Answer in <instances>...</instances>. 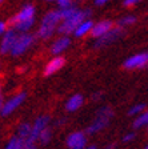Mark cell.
I'll list each match as a JSON object with an SVG mask.
<instances>
[{
    "label": "cell",
    "mask_w": 148,
    "mask_h": 149,
    "mask_svg": "<svg viewBox=\"0 0 148 149\" xmlns=\"http://www.w3.org/2000/svg\"><path fill=\"white\" fill-rule=\"evenodd\" d=\"M144 149H148V144H147V145H145V146H144Z\"/></svg>",
    "instance_id": "cell-39"
},
{
    "label": "cell",
    "mask_w": 148,
    "mask_h": 149,
    "mask_svg": "<svg viewBox=\"0 0 148 149\" xmlns=\"http://www.w3.org/2000/svg\"><path fill=\"white\" fill-rule=\"evenodd\" d=\"M115 25H116V24H115L112 20H109V19L100 20V22H97V23H95V24H93L92 32H91V36H92L93 39H99V37L104 36L105 33H108V32L111 31Z\"/></svg>",
    "instance_id": "cell-13"
},
{
    "label": "cell",
    "mask_w": 148,
    "mask_h": 149,
    "mask_svg": "<svg viewBox=\"0 0 148 149\" xmlns=\"http://www.w3.org/2000/svg\"><path fill=\"white\" fill-rule=\"evenodd\" d=\"M91 16H92V9L91 8H79L71 17L62 20V23L58 27V33L71 36V35H74L77 25L83 23L84 20H87V19H91Z\"/></svg>",
    "instance_id": "cell-2"
},
{
    "label": "cell",
    "mask_w": 148,
    "mask_h": 149,
    "mask_svg": "<svg viewBox=\"0 0 148 149\" xmlns=\"http://www.w3.org/2000/svg\"><path fill=\"white\" fill-rule=\"evenodd\" d=\"M136 22H137V17H136L135 15H126V16H123V17L119 19L116 24L120 25V27H123V28H127V27L133 25Z\"/></svg>",
    "instance_id": "cell-22"
},
{
    "label": "cell",
    "mask_w": 148,
    "mask_h": 149,
    "mask_svg": "<svg viewBox=\"0 0 148 149\" xmlns=\"http://www.w3.org/2000/svg\"><path fill=\"white\" fill-rule=\"evenodd\" d=\"M65 145L68 149H86L87 133L83 130H74L65 139Z\"/></svg>",
    "instance_id": "cell-10"
},
{
    "label": "cell",
    "mask_w": 148,
    "mask_h": 149,
    "mask_svg": "<svg viewBox=\"0 0 148 149\" xmlns=\"http://www.w3.org/2000/svg\"><path fill=\"white\" fill-rule=\"evenodd\" d=\"M0 68H1V65H0Z\"/></svg>",
    "instance_id": "cell-42"
},
{
    "label": "cell",
    "mask_w": 148,
    "mask_h": 149,
    "mask_svg": "<svg viewBox=\"0 0 148 149\" xmlns=\"http://www.w3.org/2000/svg\"><path fill=\"white\" fill-rule=\"evenodd\" d=\"M84 101H86V99H84V96L81 93H75V95H72V96L65 101V111L69 112V113L79 111V109L83 107Z\"/></svg>",
    "instance_id": "cell-15"
},
{
    "label": "cell",
    "mask_w": 148,
    "mask_h": 149,
    "mask_svg": "<svg viewBox=\"0 0 148 149\" xmlns=\"http://www.w3.org/2000/svg\"><path fill=\"white\" fill-rule=\"evenodd\" d=\"M86 149H97V148H96L95 145H87V148H86Z\"/></svg>",
    "instance_id": "cell-36"
},
{
    "label": "cell",
    "mask_w": 148,
    "mask_h": 149,
    "mask_svg": "<svg viewBox=\"0 0 148 149\" xmlns=\"http://www.w3.org/2000/svg\"><path fill=\"white\" fill-rule=\"evenodd\" d=\"M56 3H58L59 8H60V7H65V6H68V4L74 3V0H58Z\"/></svg>",
    "instance_id": "cell-29"
},
{
    "label": "cell",
    "mask_w": 148,
    "mask_h": 149,
    "mask_svg": "<svg viewBox=\"0 0 148 149\" xmlns=\"http://www.w3.org/2000/svg\"><path fill=\"white\" fill-rule=\"evenodd\" d=\"M69 45H71V37L67 35H60L51 45V53L55 56L62 55L69 48Z\"/></svg>",
    "instance_id": "cell-14"
},
{
    "label": "cell",
    "mask_w": 148,
    "mask_h": 149,
    "mask_svg": "<svg viewBox=\"0 0 148 149\" xmlns=\"http://www.w3.org/2000/svg\"><path fill=\"white\" fill-rule=\"evenodd\" d=\"M31 130H32V124L31 123H28V121H23L20 124L18 125V129H16V134H18L20 139L25 140L29 137L31 134Z\"/></svg>",
    "instance_id": "cell-17"
},
{
    "label": "cell",
    "mask_w": 148,
    "mask_h": 149,
    "mask_svg": "<svg viewBox=\"0 0 148 149\" xmlns=\"http://www.w3.org/2000/svg\"><path fill=\"white\" fill-rule=\"evenodd\" d=\"M36 37H37L36 35L29 33V32L19 33L18 39H16V41H15V45H13L12 51H11V56H12V57H20L22 55H24L35 44Z\"/></svg>",
    "instance_id": "cell-4"
},
{
    "label": "cell",
    "mask_w": 148,
    "mask_h": 149,
    "mask_svg": "<svg viewBox=\"0 0 148 149\" xmlns=\"http://www.w3.org/2000/svg\"><path fill=\"white\" fill-rule=\"evenodd\" d=\"M109 1H112V0H93V4L97 7H103V6H105V4H108Z\"/></svg>",
    "instance_id": "cell-30"
},
{
    "label": "cell",
    "mask_w": 148,
    "mask_h": 149,
    "mask_svg": "<svg viewBox=\"0 0 148 149\" xmlns=\"http://www.w3.org/2000/svg\"><path fill=\"white\" fill-rule=\"evenodd\" d=\"M123 67L130 71H135V69H143L148 67V51L147 52H139L135 55L127 57L123 61Z\"/></svg>",
    "instance_id": "cell-9"
},
{
    "label": "cell",
    "mask_w": 148,
    "mask_h": 149,
    "mask_svg": "<svg viewBox=\"0 0 148 149\" xmlns=\"http://www.w3.org/2000/svg\"><path fill=\"white\" fill-rule=\"evenodd\" d=\"M64 124H65V120H59L56 123V125H64Z\"/></svg>",
    "instance_id": "cell-35"
},
{
    "label": "cell",
    "mask_w": 148,
    "mask_h": 149,
    "mask_svg": "<svg viewBox=\"0 0 148 149\" xmlns=\"http://www.w3.org/2000/svg\"><path fill=\"white\" fill-rule=\"evenodd\" d=\"M46 1H48V3H53V1H55V3H56L58 0H46Z\"/></svg>",
    "instance_id": "cell-37"
},
{
    "label": "cell",
    "mask_w": 148,
    "mask_h": 149,
    "mask_svg": "<svg viewBox=\"0 0 148 149\" xmlns=\"http://www.w3.org/2000/svg\"><path fill=\"white\" fill-rule=\"evenodd\" d=\"M49 121H51V117L48 115H41V116H37L35 118V121L32 123V130H31V134L25 140V143H37L39 141V136L40 133L48 127Z\"/></svg>",
    "instance_id": "cell-8"
},
{
    "label": "cell",
    "mask_w": 148,
    "mask_h": 149,
    "mask_svg": "<svg viewBox=\"0 0 148 149\" xmlns=\"http://www.w3.org/2000/svg\"><path fill=\"white\" fill-rule=\"evenodd\" d=\"M34 25H35V19H31V20H25V22L18 23V24L13 27V29H16L19 33H25V32L31 31Z\"/></svg>",
    "instance_id": "cell-21"
},
{
    "label": "cell",
    "mask_w": 148,
    "mask_h": 149,
    "mask_svg": "<svg viewBox=\"0 0 148 149\" xmlns=\"http://www.w3.org/2000/svg\"><path fill=\"white\" fill-rule=\"evenodd\" d=\"M93 24H95V23H93L92 19H87V20H84L83 23H80V24L76 27V29H75V32H74V36L77 37V39H81V37L87 36V35H91Z\"/></svg>",
    "instance_id": "cell-16"
},
{
    "label": "cell",
    "mask_w": 148,
    "mask_h": 149,
    "mask_svg": "<svg viewBox=\"0 0 148 149\" xmlns=\"http://www.w3.org/2000/svg\"><path fill=\"white\" fill-rule=\"evenodd\" d=\"M1 97H3V89H1V84H0V102L3 101V99H1Z\"/></svg>",
    "instance_id": "cell-34"
},
{
    "label": "cell",
    "mask_w": 148,
    "mask_h": 149,
    "mask_svg": "<svg viewBox=\"0 0 148 149\" xmlns=\"http://www.w3.org/2000/svg\"><path fill=\"white\" fill-rule=\"evenodd\" d=\"M19 36V32L13 28H8V31L1 36L0 40V55H11L15 41Z\"/></svg>",
    "instance_id": "cell-11"
},
{
    "label": "cell",
    "mask_w": 148,
    "mask_h": 149,
    "mask_svg": "<svg viewBox=\"0 0 148 149\" xmlns=\"http://www.w3.org/2000/svg\"><path fill=\"white\" fill-rule=\"evenodd\" d=\"M24 144H25L24 140L20 139L18 134H15L7 141L4 149H24Z\"/></svg>",
    "instance_id": "cell-19"
},
{
    "label": "cell",
    "mask_w": 148,
    "mask_h": 149,
    "mask_svg": "<svg viewBox=\"0 0 148 149\" xmlns=\"http://www.w3.org/2000/svg\"><path fill=\"white\" fill-rule=\"evenodd\" d=\"M36 17V7L34 6L32 3H25L20 7L18 12L15 15H12L11 17L8 19V25L11 28H13L18 23L25 22V20H31V19Z\"/></svg>",
    "instance_id": "cell-5"
},
{
    "label": "cell",
    "mask_w": 148,
    "mask_h": 149,
    "mask_svg": "<svg viewBox=\"0 0 148 149\" xmlns=\"http://www.w3.org/2000/svg\"><path fill=\"white\" fill-rule=\"evenodd\" d=\"M24 149H37L36 143H25L24 144Z\"/></svg>",
    "instance_id": "cell-31"
},
{
    "label": "cell",
    "mask_w": 148,
    "mask_h": 149,
    "mask_svg": "<svg viewBox=\"0 0 148 149\" xmlns=\"http://www.w3.org/2000/svg\"><path fill=\"white\" fill-rule=\"evenodd\" d=\"M124 33H126L124 28L116 24L108 33H105L104 36L99 37V39H96L95 44H93V48H95V49H100V48H104V47H107V45H111L112 43L119 40Z\"/></svg>",
    "instance_id": "cell-7"
},
{
    "label": "cell",
    "mask_w": 148,
    "mask_h": 149,
    "mask_svg": "<svg viewBox=\"0 0 148 149\" xmlns=\"http://www.w3.org/2000/svg\"><path fill=\"white\" fill-rule=\"evenodd\" d=\"M147 132H148V127H147Z\"/></svg>",
    "instance_id": "cell-41"
},
{
    "label": "cell",
    "mask_w": 148,
    "mask_h": 149,
    "mask_svg": "<svg viewBox=\"0 0 148 149\" xmlns=\"http://www.w3.org/2000/svg\"><path fill=\"white\" fill-rule=\"evenodd\" d=\"M142 0H123V6L126 8H131V7L136 6L137 3H140Z\"/></svg>",
    "instance_id": "cell-27"
},
{
    "label": "cell",
    "mask_w": 148,
    "mask_h": 149,
    "mask_svg": "<svg viewBox=\"0 0 148 149\" xmlns=\"http://www.w3.org/2000/svg\"><path fill=\"white\" fill-rule=\"evenodd\" d=\"M77 9H79V6H77V3H75V1H74V3L68 4V6H65V7H60V8H59V11H60V15H62L63 20H64V19L71 17V16L77 11Z\"/></svg>",
    "instance_id": "cell-20"
},
{
    "label": "cell",
    "mask_w": 148,
    "mask_h": 149,
    "mask_svg": "<svg viewBox=\"0 0 148 149\" xmlns=\"http://www.w3.org/2000/svg\"><path fill=\"white\" fill-rule=\"evenodd\" d=\"M25 99H27V93L23 92V91H22V92L15 93V95L9 97L7 101L3 102V108H1L0 115L3 116V117H7V116L12 115L16 109L20 108V107L24 104Z\"/></svg>",
    "instance_id": "cell-6"
},
{
    "label": "cell",
    "mask_w": 148,
    "mask_h": 149,
    "mask_svg": "<svg viewBox=\"0 0 148 149\" xmlns=\"http://www.w3.org/2000/svg\"><path fill=\"white\" fill-rule=\"evenodd\" d=\"M103 96V92L102 91H96V92H93L92 95H91V99L93 100V101H97V100H100Z\"/></svg>",
    "instance_id": "cell-28"
},
{
    "label": "cell",
    "mask_w": 148,
    "mask_h": 149,
    "mask_svg": "<svg viewBox=\"0 0 148 149\" xmlns=\"http://www.w3.org/2000/svg\"><path fill=\"white\" fill-rule=\"evenodd\" d=\"M25 71H27V67H20V68H18V73H24Z\"/></svg>",
    "instance_id": "cell-33"
},
{
    "label": "cell",
    "mask_w": 148,
    "mask_h": 149,
    "mask_svg": "<svg viewBox=\"0 0 148 149\" xmlns=\"http://www.w3.org/2000/svg\"><path fill=\"white\" fill-rule=\"evenodd\" d=\"M64 65H65V59L62 55L53 56L52 59L46 64V67H44V69H43V74L46 77H49V76H52L56 72L60 71Z\"/></svg>",
    "instance_id": "cell-12"
},
{
    "label": "cell",
    "mask_w": 148,
    "mask_h": 149,
    "mask_svg": "<svg viewBox=\"0 0 148 149\" xmlns=\"http://www.w3.org/2000/svg\"><path fill=\"white\" fill-rule=\"evenodd\" d=\"M62 20H63V17L60 15L59 9H51V11H48L43 16V19H41L40 25L37 28L36 36L40 40H48V39H51L58 32V27L62 23Z\"/></svg>",
    "instance_id": "cell-1"
},
{
    "label": "cell",
    "mask_w": 148,
    "mask_h": 149,
    "mask_svg": "<svg viewBox=\"0 0 148 149\" xmlns=\"http://www.w3.org/2000/svg\"><path fill=\"white\" fill-rule=\"evenodd\" d=\"M3 1H4V0H0V4H1V3H3Z\"/></svg>",
    "instance_id": "cell-40"
},
{
    "label": "cell",
    "mask_w": 148,
    "mask_h": 149,
    "mask_svg": "<svg viewBox=\"0 0 148 149\" xmlns=\"http://www.w3.org/2000/svg\"><path fill=\"white\" fill-rule=\"evenodd\" d=\"M8 23L4 22V20H0V36H3L7 31H8Z\"/></svg>",
    "instance_id": "cell-26"
},
{
    "label": "cell",
    "mask_w": 148,
    "mask_h": 149,
    "mask_svg": "<svg viewBox=\"0 0 148 149\" xmlns=\"http://www.w3.org/2000/svg\"><path fill=\"white\" fill-rule=\"evenodd\" d=\"M147 109V105H145L144 102H137V104H133L128 112H127V115L128 116H132V117H136V116H139L142 112H144Z\"/></svg>",
    "instance_id": "cell-24"
},
{
    "label": "cell",
    "mask_w": 148,
    "mask_h": 149,
    "mask_svg": "<svg viewBox=\"0 0 148 149\" xmlns=\"http://www.w3.org/2000/svg\"><path fill=\"white\" fill-rule=\"evenodd\" d=\"M52 136H53V132L52 129L49 127H47L46 129L43 130L40 133V136H39V141L37 143H40L41 145H47V144L51 143V140H52Z\"/></svg>",
    "instance_id": "cell-23"
},
{
    "label": "cell",
    "mask_w": 148,
    "mask_h": 149,
    "mask_svg": "<svg viewBox=\"0 0 148 149\" xmlns=\"http://www.w3.org/2000/svg\"><path fill=\"white\" fill-rule=\"evenodd\" d=\"M3 102H4V101L0 102V112H1V108H3Z\"/></svg>",
    "instance_id": "cell-38"
},
{
    "label": "cell",
    "mask_w": 148,
    "mask_h": 149,
    "mask_svg": "<svg viewBox=\"0 0 148 149\" xmlns=\"http://www.w3.org/2000/svg\"><path fill=\"white\" fill-rule=\"evenodd\" d=\"M116 146H117L116 143H109L104 146V149H116Z\"/></svg>",
    "instance_id": "cell-32"
},
{
    "label": "cell",
    "mask_w": 148,
    "mask_h": 149,
    "mask_svg": "<svg viewBox=\"0 0 148 149\" xmlns=\"http://www.w3.org/2000/svg\"><path fill=\"white\" fill-rule=\"evenodd\" d=\"M135 139H136V133H135V132H127V133L123 136L121 141H123L124 144H130V143H132Z\"/></svg>",
    "instance_id": "cell-25"
},
{
    "label": "cell",
    "mask_w": 148,
    "mask_h": 149,
    "mask_svg": "<svg viewBox=\"0 0 148 149\" xmlns=\"http://www.w3.org/2000/svg\"><path fill=\"white\" fill-rule=\"evenodd\" d=\"M144 127H148V109L142 112L139 116H136L132 123L133 129H142V128H144Z\"/></svg>",
    "instance_id": "cell-18"
},
{
    "label": "cell",
    "mask_w": 148,
    "mask_h": 149,
    "mask_svg": "<svg viewBox=\"0 0 148 149\" xmlns=\"http://www.w3.org/2000/svg\"><path fill=\"white\" fill-rule=\"evenodd\" d=\"M114 115H115V112L109 105L100 107V108L97 109V112H96L95 118L92 120V123L87 127L86 133L87 134H96V133H99V132L104 130L105 128L109 125L111 118L114 117Z\"/></svg>",
    "instance_id": "cell-3"
}]
</instances>
